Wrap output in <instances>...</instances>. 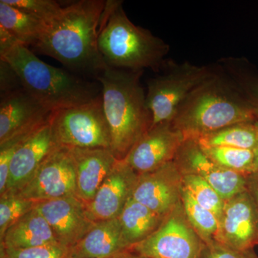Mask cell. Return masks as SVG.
I'll list each match as a JSON object with an SVG mask.
<instances>
[{"mask_svg":"<svg viewBox=\"0 0 258 258\" xmlns=\"http://www.w3.org/2000/svg\"><path fill=\"white\" fill-rule=\"evenodd\" d=\"M105 5L103 0H80L63 7L35 48L71 71L96 79L108 67L98 48Z\"/></svg>","mask_w":258,"mask_h":258,"instance_id":"obj_1","label":"cell"},{"mask_svg":"<svg viewBox=\"0 0 258 258\" xmlns=\"http://www.w3.org/2000/svg\"><path fill=\"white\" fill-rule=\"evenodd\" d=\"M257 120V111L217 66L215 74L181 103L171 123L184 139H198L230 125Z\"/></svg>","mask_w":258,"mask_h":258,"instance_id":"obj_2","label":"cell"},{"mask_svg":"<svg viewBox=\"0 0 258 258\" xmlns=\"http://www.w3.org/2000/svg\"><path fill=\"white\" fill-rule=\"evenodd\" d=\"M144 71L108 68L96 80L101 87L103 109L111 133L112 152L124 159L151 128L152 113L141 84Z\"/></svg>","mask_w":258,"mask_h":258,"instance_id":"obj_3","label":"cell"},{"mask_svg":"<svg viewBox=\"0 0 258 258\" xmlns=\"http://www.w3.org/2000/svg\"><path fill=\"white\" fill-rule=\"evenodd\" d=\"M98 48L109 67L156 72L162 69L170 50L164 40L134 25L120 0L106 1L98 29Z\"/></svg>","mask_w":258,"mask_h":258,"instance_id":"obj_4","label":"cell"},{"mask_svg":"<svg viewBox=\"0 0 258 258\" xmlns=\"http://www.w3.org/2000/svg\"><path fill=\"white\" fill-rule=\"evenodd\" d=\"M0 58L15 70L23 87L51 111L79 106L101 95V85L45 63L20 42L0 51Z\"/></svg>","mask_w":258,"mask_h":258,"instance_id":"obj_5","label":"cell"},{"mask_svg":"<svg viewBox=\"0 0 258 258\" xmlns=\"http://www.w3.org/2000/svg\"><path fill=\"white\" fill-rule=\"evenodd\" d=\"M162 74L148 80L147 103L152 113V126L171 122L178 108L195 88L216 71V67L200 66L189 62H166Z\"/></svg>","mask_w":258,"mask_h":258,"instance_id":"obj_6","label":"cell"},{"mask_svg":"<svg viewBox=\"0 0 258 258\" xmlns=\"http://www.w3.org/2000/svg\"><path fill=\"white\" fill-rule=\"evenodd\" d=\"M50 120L59 147L111 149V133L101 93L88 103L52 112Z\"/></svg>","mask_w":258,"mask_h":258,"instance_id":"obj_7","label":"cell"},{"mask_svg":"<svg viewBox=\"0 0 258 258\" xmlns=\"http://www.w3.org/2000/svg\"><path fill=\"white\" fill-rule=\"evenodd\" d=\"M203 241L178 204L160 227L132 250L143 258H200Z\"/></svg>","mask_w":258,"mask_h":258,"instance_id":"obj_8","label":"cell"},{"mask_svg":"<svg viewBox=\"0 0 258 258\" xmlns=\"http://www.w3.org/2000/svg\"><path fill=\"white\" fill-rule=\"evenodd\" d=\"M18 194L35 203L77 196L76 171L70 149L56 147Z\"/></svg>","mask_w":258,"mask_h":258,"instance_id":"obj_9","label":"cell"},{"mask_svg":"<svg viewBox=\"0 0 258 258\" xmlns=\"http://www.w3.org/2000/svg\"><path fill=\"white\" fill-rule=\"evenodd\" d=\"M215 240L240 252L258 245V208L247 191L225 200Z\"/></svg>","mask_w":258,"mask_h":258,"instance_id":"obj_10","label":"cell"},{"mask_svg":"<svg viewBox=\"0 0 258 258\" xmlns=\"http://www.w3.org/2000/svg\"><path fill=\"white\" fill-rule=\"evenodd\" d=\"M174 161L182 174H196L203 178L225 200L247 190V176L214 162L196 139H184Z\"/></svg>","mask_w":258,"mask_h":258,"instance_id":"obj_11","label":"cell"},{"mask_svg":"<svg viewBox=\"0 0 258 258\" xmlns=\"http://www.w3.org/2000/svg\"><path fill=\"white\" fill-rule=\"evenodd\" d=\"M35 208L46 220L57 242L69 249L79 243L96 223L88 215L86 204L77 196L39 202Z\"/></svg>","mask_w":258,"mask_h":258,"instance_id":"obj_12","label":"cell"},{"mask_svg":"<svg viewBox=\"0 0 258 258\" xmlns=\"http://www.w3.org/2000/svg\"><path fill=\"white\" fill-rule=\"evenodd\" d=\"M184 137L171 122L153 125L123 159L138 174L150 172L174 161Z\"/></svg>","mask_w":258,"mask_h":258,"instance_id":"obj_13","label":"cell"},{"mask_svg":"<svg viewBox=\"0 0 258 258\" xmlns=\"http://www.w3.org/2000/svg\"><path fill=\"white\" fill-rule=\"evenodd\" d=\"M183 174L175 161L155 170L139 174L132 198L166 217L181 203Z\"/></svg>","mask_w":258,"mask_h":258,"instance_id":"obj_14","label":"cell"},{"mask_svg":"<svg viewBox=\"0 0 258 258\" xmlns=\"http://www.w3.org/2000/svg\"><path fill=\"white\" fill-rule=\"evenodd\" d=\"M50 118L34 130L15 153L10 162L9 178L4 195L20 192L47 156L58 147Z\"/></svg>","mask_w":258,"mask_h":258,"instance_id":"obj_15","label":"cell"},{"mask_svg":"<svg viewBox=\"0 0 258 258\" xmlns=\"http://www.w3.org/2000/svg\"><path fill=\"white\" fill-rule=\"evenodd\" d=\"M138 176L123 159H118L95 198L86 205L90 218L96 222L119 217L132 198Z\"/></svg>","mask_w":258,"mask_h":258,"instance_id":"obj_16","label":"cell"},{"mask_svg":"<svg viewBox=\"0 0 258 258\" xmlns=\"http://www.w3.org/2000/svg\"><path fill=\"white\" fill-rule=\"evenodd\" d=\"M52 111L23 87L1 95L0 143L28 132L50 119Z\"/></svg>","mask_w":258,"mask_h":258,"instance_id":"obj_17","label":"cell"},{"mask_svg":"<svg viewBox=\"0 0 258 258\" xmlns=\"http://www.w3.org/2000/svg\"><path fill=\"white\" fill-rule=\"evenodd\" d=\"M76 171V194L88 205L116 162L111 149H70Z\"/></svg>","mask_w":258,"mask_h":258,"instance_id":"obj_18","label":"cell"},{"mask_svg":"<svg viewBox=\"0 0 258 258\" xmlns=\"http://www.w3.org/2000/svg\"><path fill=\"white\" fill-rule=\"evenodd\" d=\"M131 250L118 217L96 222L87 235L69 249V258H108Z\"/></svg>","mask_w":258,"mask_h":258,"instance_id":"obj_19","label":"cell"},{"mask_svg":"<svg viewBox=\"0 0 258 258\" xmlns=\"http://www.w3.org/2000/svg\"><path fill=\"white\" fill-rule=\"evenodd\" d=\"M57 244L50 225L35 208L10 226L0 238V247L5 248H30Z\"/></svg>","mask_w":258,"mask_h":258,"instance_id":"obj_20","label":"cell"},{"mask_svg":"<svg viewBox=\"0 0 258 258\" xmlns=\"http://www.w3.org/2000/svg\"><path fill=\"white\" fill-rule=\"evenodd\" d=\"M165 217L131 198L118 217L122 235L129 248L147 240L158 230Z\"/></svg>","mask_w":258,"mask_h":258,"instance_id":"obj_21","label":"cell"},{"mask_svg":"<svg viewBox=\"0 0 258 258\" xmlns=\"http://www.w3.org/2000/svg\"><path fill=\"white\" fill-rule=\"evenodd\" d=\"M0 28L25 46H34L41 38L47 24L21 9L0 0Z\"/></svg>","mask_w":258,"mask_h":258,"instance_id":"obj_22","label":"cell"},{"mask_svg":"<svg viewBox=\"0 0 258 258\" xmlns=\"http://www.w3.org/2000/svg\"><path fill=\"white\" fill-rule=\"evenodd\" d=\"M196 140L204 147H225L254 150L257 141L255 121L230 125Z\"/></svg>","mask_w":258,"mask_h":258,"instance_id":"obj_23","label":"cell"},{"mask_svg":"<svg viewBox=\"0 0 258 258\" xmlns=\"http://www.w3.org/2000/svg\"><path fill=\"white\" fill-rule=\"evenodd\" d=\"M218 66L258 113V75L250 69L247 60L224 57L218 61Z\"/></svg>","mask_w":258,"mask_h":258,"instance_id":"obj_24","label":"cell"},{"mask_svg":"<svg viewBox=\"0 0 258 258\" xmlns=\"http://www.w3.org/2000/svg\"><path fill=\"white\" fill-rule=\"evenodd\" d=\"M181 200L186 216L200 238L203 241L215 240L220 226L218 217L213 212L199 205L184 186Z\"/></svg>","mask_w":258,"mask_h":258,"instance_id":"obj_25","label":"cell"},{"mask_svg":"<svg viewBox=\"0 0 258 258\" xmlns=\"http://www.w3.org/2000/svg\"><path fill=\"white\" fill-rule=\"evenodd\" d=\"M202 148L214 162L226 169L245 176L254 173L253 150L225 147Z\"/></svg>","mask_w":258,"mask_h":258,"instance_id":"obj_26","label":"cell"},{"mask_svg":"<svg viewBox=\"0 0 258 258\" xmlns=\"http://www.w3.org/2000/svg\"><path fill=\"white\" fill-rule=\"evenodd\" d=\"M182 174L184 189L199 205L213 212L218 219L220 218L225 200L211 185L200 176L192 174Z\"/></svg>","mask_w":258,"mask_h":258,"instance_id":"obj_27","label":"cell"},{"mask_svg":"<svg viewBox=\"0 0 258 258\" xmlns=\"http://www.w3.org/2000/svg\"><path fill=\"white\" fill-rule=\"evenodd\" d=\"M36 203L24 198L19 194H5L0 196V238L7 230L25 214L35 208Z\"/></svg>","mask_w":258,"mask_h":258,"instance_id":"obj_28","label":"cell"},{"mask_svg":"<svg viewBox=\"0 0 258 258\" xmlns=\"http://www.w3.org/2000/svg\"><path fill=\"white\" fill-rule=\"evenodd\" d=\"M7 4L16 7L36 17L49 25L59 15L63 7L53 0H3Z\"/></svg>","mask_w":258,"mask_h":258,"instance_id":"obj_29","label":"cell"},{"mask_svg":"<svg viewBox=\"0 0 258 258\" xmlns=\"http://www.w3.org/2000/svg\"><path fill=\"white\" fill-rule=\"evenodd\" d=\"M69 249L60 244H49L30 248L0 247V258H69Z\"/></svg>","mask_w":258,"mask_h":258,"instance_id":"obj_30","label":"cell"},{"mask_svg":"<svg viewBox=\"0 0 258 258\" xmlns=\"http://www.w3.org/2000/svg\"><path fill=\"white\" fill-rule=\"evenodd\" d=\"M200 258H246L244 252L235 250L215 240L203 241Z\"/></svg>","mask_w":258,"mask_h":258,"instance_id":"obj_31","label":"cell"},{"mask_svg":"<svg viewBox=\"0 0 258 258\" xmlns=\"http://www.w3.org/2000/svg\"><path fill=\"white\" fill-rule=\"evenodd\" d=\"M23 87L15 70L7 61L0 58V93L5 94Z\"/></svg>","mask_w":258,"mask_h":258,"instance_id":"obj_32","label":"cell"},{"mask_svg":"<svg viewBox=\"0 0 258 258\" xmlns=\"http://www.w3.org/2000/svg\"><path fill=\"white\" fill-rule=\"evenodd\" d=\"M247 189L253 198L258 208V173H252L246 176Z\"/></svg>","mask_w":258,"mask_h":258,"instance_id":"obj_33","label":"cell"},{"mask_svg":"<svg viewBox=\"0 0 258 258\" xmlns=\"http://www.w3.org/2000/svg\"><path fill=\"white\" fill-rule=\"evenodd\" d=\"M108 258H143L140 257L138 254H136L132 250L125 251V252H122V253L117 254V255L113 256V257Z\"/></svg>","mask_w":258,"mask_h":258,"instance_id":"obj_34","label":"cell"},{"mask_svg":"<svg viewBox=\"0 0 258 258\" xmlns=\"http://www.w3.org/2000/svg\"><path fill=\"white\" fill-rule=\"evenodd\" d=\"M256 128H257V141L256 147L254 149V173H258V120L255 121Z\"/></svg>","mask_w":258,"mask_h":258,"instance_id":"obj_35","label":"cell"},{"mask_svg":"<svg viewBox=\"0 0 258 258\" xmlns=\"http://www.w3.org/2000/svg\"><path fill=\"white\" fill-rule=\"evenodd\" d=\"M246 258H258V255L255 253L254 249H249V250L244 252Z\"/></svg>","mask_w":258,"mask_h":258,"instance_id":"obj_36","label":"cell"}]
</instances>
